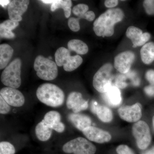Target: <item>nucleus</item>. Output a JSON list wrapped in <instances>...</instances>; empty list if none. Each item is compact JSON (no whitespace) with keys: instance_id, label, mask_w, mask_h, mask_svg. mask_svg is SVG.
Segmentation results:
<instances>
[{"instance_id":"obj_21","label":"nucleus","mask_w":154,"mask_h":154,"mask_svg":"<svg viewBox=\"0 0 154 154\" xmlns=\"http://www.w3.org/2000/svg\"><path fill=\"white\" fill-rule=\"evenodd\" d=\"M140 55L144 63H151L154 60V42H148L143 45L140 50Z\"/></svg>"},{"instance_id":"obj_14","label":"nucleus","mask_w":154,"mask_h":154,"mask_svg":"<svg viewBox=\"0 0 154 154\" xmlns=\"http://www.w3.org/2000/svg\"><path fill=\"white\" fill-rule=\"evenodd\" d=\"M66 105L67 108L74 113L85 110L88 107V101L83 99L82 94L77 92H71L69 94Z\"/></svg>"},{"instance_id":"obj_9","label":"nucleus","mask_w":154,"mask_h":154,"mask_svg":"<svg viewBox=\"0 0 154 154\" xmlns=\"http://www.w3.org/2000/svg\"><path fill=\"white\" fill-rule=\"evenodd\" d=\"M0 96L9 105L15 107H22L25 104V98L23 94L15 88L5 87L0 91Z\"/></svg>"},{"instance_id":"obj_3","label":"nucleus","mask_w":154,"mask_h":154,"mask_svg":"<svg viewBox=\"0 0 154 154\" xmlns=\"http://www.w3.org/2000/svg\"><path fill=\"white\" fill-rule=\"evenodd\" d=\"M22 61L17 58L11 62L1 75L2 82L7 87L17 89L22 84L21 78Z\"/></svg>"},{"instance_id":"obj_4","label":"nucleus","mask_w":154,"mask_h":154,"mask_svg":"<svg viewBox=\"0 0 154 154\" xmlns=\"http://www.w3.org/2000/svg\"><path fill=\"white\" fill-rule=\"evenodd\" d=\"M33 67L36 72V75L41 79L51 81L57 76V64L53 61L43 56L38 55L36 58Z\"/></svg>"},{"instance_id":"obj_16","label":"nucleus","mask_w":154,"mask_h":154,"mask_svg":"<svg viewBox=\"0 0 154 154\" xmlns=\"http://www.w3.org/2000/svg\"><path fill=\"white\" fill-rule=\"evenodd\" d=\"M102 96L105 102L111 107H117L121 104V92L116 86H111L108 91L102 94Z\"/></svg>"},{"instance_id":"obj_18","label":"nucleus","mask_w":154,"mask_h":154,"mask_svg":"<svg viewBox=\"0 0 154 154\" xmlns=\"http://www.w3.org/2000/svg\"><path fill=\"white\" fill-rule=\"evenodd\" d=\"M91 110L93 113L97 115L101 121L104 122H109L113 119V113L108 107L99 105L96 101H92Z\"/></svg>"},{"instance_id":"obj_40","label":"nucleus","mask_w":154,"mask_h":154,"mask_svg":"<svg viewBox=\"0 0 154 154\" xmlns=\"http://www.w3.org/2000/svg\"><path fill=\"white\" fill-rule=\"evenodd\" d=\"M41 2L42 3H45V4H53L54 2V1H48V0H43V1H41Z\"/></svg>"},{"instance_id":"obj_10","label":"nucleus","mask_w":154,"mask_h":154,"mask_svg":"<svg viewBox=\"0 0 154 154\" xmlns=\"http://www.w3.org/2000/svg\"><path fill=\"white\" fill-rule=\"evenodd\" d=\"M134 59L135 55L132 51L122 52L114 58V67L121 73H127L130 70Z\"/></svg>"},{"instance_id":"obj_2","label":"nucleus","mask_w":154,"mask_h":154,"mask_svg":"<svg viewBox=\"0 0 154 154\" xmlns=\"http://www.w3.org/2000/svg\"><path fill=\"white\" fill-rule=\"evenodd\" d=\"M37 98L42 103L51 107H58L63 104L65 94L60 88L54 84L44 83L36 92Z\"/></svg>"},{"instance_id":"obj_41","label":"nucleus","mask_w":154,"mask_h":154,"mask_svg":"<svg viewBox=\"0 0 154 154\" xmlns=\"http://www.w3.org/2000/svg\"><path fill=\"white\" fill-rule=\"evenodd\" d=\"M152 125H153V129L154 130V116L152 118Z\"/></svg>"},{"instance_id":"obj_25","label":"nucleus","mask_w":154,"mask_h":154,"mask_svg":"<svg viewBox=\"0 0 154 154\" xmlns=\"http://www.w3.org/2000/svg\"><path fill=\"white\" fill-rule=\"evenodd\" d=\"M72 2L70 0H57L54 1L51 7V10L54 12L59 8L63 9L66 18H69L71 12Z\"/></svg>"},{"instance_id":"obj_1","label":"nucleus","mask_w":154,"mask_h":154,"mask_svg":"<svg viewBox=\"0 0 154 154\" xmlns=\"http://www.w3.org/2000/svg\"><path fill=\"white\" fill-rule=\"evenodd\" d=\"M124 14L119 8L110 9L102 14L94 23L93 29L98 36L109 37L113 36L114 26L123 20Z\"/></svg>"},{"instance_id":"obj_39","label":"nucleus","mask_w":154,"mask_h":154,"mask_svg":"<svg viewBox=\"0 0 154 154\" xmlns=\"http://www.w3.org/2000/svg\"><path fill=\"white\" fill-rule=\"evenodd\" d=\"M142 154H154V147L145 152Z\"/></svg>"},{"instance_id":"obj_12","label":"nucleus","mask_w":154,"mask_h":154,"mask_svg":"<svg viewBox=\"0 0 154 154\" xmlns=\"http://www.w3.org/2000/svg\"><path fill=\"white\" fill-rule=\"evenodd\" d=\"M118 113L122 119L128 122H136L142 116L140 104L136 103L131 106H123L118 110Z\"/></svg>"},{"instance_id":"obj_17","label":"nucleus","mask_w":154,"mask_h":154,"mask_svg":"<svg viewBox=\"0 0 154 154\" xmlns=\"http://www.w3.org/2000/svg\"><path fill=\"white\" fill-rule=\"evenodd\" d=\"M69 121L78 130L83 131L91 126L92 120L88 116L79 113H71L68 116Z\"/></svg>"},{"instance_id":"obj_11","label":"nucleus","mask_w":154,"mask_h":154,"mask_svg":"<svg viewBox=\"0 0 154 154\" xmlns=\"http://www.w3.org/2000/svg\"><path fill=\"white\" fill-rule=\"evenodd\" d=\"M30 2L28 0L11 1L8 6V14L11 20L19 22L22 20V16L28 9Z\"/></svg>"},{"instance_id":"obj_36","label":"nucleus","mask_w":154,"mask_h":154,"mask_svg":"<svg viewBox=\"0 0 154 154\" xmlns=\"http://www.w3.org/2000/svg\"><path fill=\"white\" fill-rule=\"evenodd\" d=\"M150 38L151 35L150 33H147V32L143 33L142 37L141 42L140 46L146 44V42L148 41Z\"/></svg>"},{"instance_id":"obj_28","label":"nucleus","mask_w":154,"mask_h":154,"mask_svg":"<svg viewBox=\"0 0 154 154\" xmlns=\"http://www.w3.org/2000/svg\"><path fill=\"white\" fill-rule=\"evenodd\" d=\"M68 25L70 29L74 32H77L80 29L79 19L72 17L69 19Z\"/></svg>"},{"instance_id":"obj_38","label":"nucleus","mask_w":154,"mask_h":154,"mask_svg":"<svg viewBox=\"0 0 154 154\" xmlns=\"http://www.w3.org/2000/svg\"><path fill=\"white\" fill-rule=\"evenodd\" d=\"M11 1H0V4L1 6H2L3 8H6L7 6L9 5L10 3H11Z\"/></svg>"},{"instance_id":"obj_22","label":"nucleus","mask_w":154,"mask_h":154,"mask_svg":"<svg viewBox=\"0 0 154 154\" xmlns=\"http://www.w3.org/2000/svg\"><path fill=\"white\" fill-rule=\"evenodd\" d=\"M35 134L38 140L46 141L51 137L52 130L43 121L39 122L35 128Z\"/></svg>"},{"instance_id":"obj_29","label":"nucleus","mask_w":154,"mask_h":154,"mask_svg":"<svg viewBox=\"0 0 154 154\" xmlns=\"http://www.w3.org/2000/svg\"><path fill=\"white\" fill-rule=\"evenodd\" d=\"M143 6L146 13L148 15L154 14V0H145L143 2Z\"/></svg>"},{"instance_id":"obj_8","label":"nucleus","mask_w":154,"mask_h":154,"mask_svg":"<svg viewBox=\"0 0 154 154\" xmlns=\"http://www.w3.org/2000/svg\"><path fill=\"white\" fill-rule=\"evenodd\" d=\"M132 133L138 147L146 149L150 144L152 137L149 125L143 121L135 122L132 127Z\"/></svg>"},{"instance_id":"obj_35","label":"nucleus","mask_w":154,"mask_h":154,"mask_svg":"<svg viewBox=\"0 0 154 154\" xmlns=\"http://www.w3.org/2000/svg\"><path fill=\"white\" fill-rule=\"evenodd\" d=\"M118 2L117 0H107L105 1V5L107 8H113L117 5Z\"/></svg>"},{"instance_id":"obj_32","label":"nucleus","mask_w":154,"mask_h":154,"mask_svg":"<svg viewBox=\"0 0 154 154\" xmlns=\"http://www.w3.org/2000/svg\"><path fill=\"white\" fill-rule=\"evenodd\" d=\"M118 154H134L132 149L125 145L119 146L116 149Z\"/></svg>"},{"instance_id":"obj_33","label":"nucleus","mask_w":154,"mask_h":154,"mask_svg":"<svg viewBox=\"0 0 154 154\" xmlns=\"http://www.w3.org/2000/svg\"><path fill=\"white\" fill-rule=\"evenodd\" d=\"M146 78L150 85L154 87V70H149L146 73Z\"/></svg>"},{"instance_id":"obj_23","label":"nucleus","mask_w":154,"mask_h":154,"mask_svg":"<svg viewBox=\"0 0 154 154\" xmlns=\"http://www.w3.org/2000/svg\"><path fill=\"white\" fill-rule=\"evenodd\" d=\"M143 34V31L140 28L133 26L128 27L126 32L127 37L131 40L134 48L140 46Z\"/></svg>"},{"instance_id":"obj_20","label":"nucleus","mask_w":154,"mask_h":154,"mask_svg":"<svg viewBox=\"0 0 154 154\" xmlns=\"http://www.w3.org/2000/svg\"><path fill=\"white\" fill-rule=\"evenodd\" d=\"M14 49L7 44L0 45V69H2L7 66L13 55Z\"/></svg>"},{"instance_id":"obj_31","label":"nucleus","mask_w":154,"mask_h":154,"mask_svg":"<svg viewBox=\"0 0 154 154\" xmlns=\"http://www.w3.org/2000/svg\"><path fill=\"white\" fill-rule=\"evenodd\" d=\"M126 78L123 75H118L116 78L115 85L118 88L123 89L126 88L128 85L127 83L125 82Z\"/></svg>"},{"instance_id":"obj_26","label":"nucleus","mask_w":154,"mask_h":154,"mask_svg":"<svg viewBox=\"0 0 154 154\" xmlns=\"http://www.w3.org/2000/svg\"><path fill=\"white\" fill-rule=\"evenodd\" d=\"M16 149L13 145L7 141L0 143V154H15Z\"/></svg>"},{"instance_id":"obj_7","label":"nucleus","mask_w":154,"mask_h":154,"mask_svg":"<svg viewBox=\"0 0 154 154\" xmlns=\"http://www.w3.org/2000/svg\"><path fill=\"white\" fill-rule=\"evenodd\" d=\"M63 150L67 154H95L96 148L94 145L86 138L79 137L64 144Z\"/></svg>"},{"instance_id":"obj_37","label":"nucleus","mask_w":154,"mask_h":154,"mask_svg":"<svg viewBox=\"0 0 154 154\" xmlns=\"http://www.w3.org/2000/svg\"><path fill=\"white\" fill-rule=\"evenodd\" d=\"M144 90L146 94L148 96H152L154 95V87L150 85L146 86Z\"/></svg>"},{"instance_id":"obj_5","label":"nucleus","mask_w":154,"mask_h":154,"mask_svg":"<svg viewBox=\"0 0 154 154\" xmlns=\"http://www.w3.org/2000/svg\"><path fill=\"white\" fill-rule=\"evenodd\" d=\"M56 63L58 66H63L65 71L72 72L78 68L83 62L80 56L70 55V51L66 48L61 47L55 53Z\"/></svg>"},{"instance_id":"obj_24","label":"nucleus","mask_w":154,"mask_h":154,"mask_svg":"<svg viewBox=\"0 0 154 154\" xmlns=\"http://www.w3.org/2000/svg\"><path fill=\"white\" fill-rule=\"evenodd\" d=\"M68 49L74 51L78 54L84 55L88 51V47L85 43L79 39H72L67 44Z\"/></svg>"},{"instance_id":"obj_27","label":"nucleus","mask_w":154,"mask_h":154,"mask_svg":"<svg viewBox=\"0 0 154 154\" xmlns=\"http://www.w3.org/2000/svg\"><path fill=\"white\" fill-rule=\"evenodd\" d=\"M89 7L85 4H79L74 7L73 14L79 17V19H82L83 16L88 12Z\"/></svg>"},{"instance_id":"obj_6","label":"nucleus","mask_w":154,"mask_h":154,"mask_svg":"<svg viewBox=\"0 0 154 154\" xmlns=\"http://www.w3.org/2000/svg\"><path fill=\"white\" fill-rule=\"evenodd\" d=\"M113 66L110 63L105 64L97 71L93 79L94 88L100 93H105L112 86Z\"/></svg>"},{"instance_id":"obj_34","label":"nucleus","mask_w":154,"mask_h":154,"mask_svg":"<svg viewBox=\"0 0 154 154\" xmlns=\"http://www.w3.org/2000/svg\"><path fill=\"white\" fill-rule=\"evenodd\" d=\"M95 18V14L93 11H89L87 12L83 16L82 19H85L90 22H92Z\"/></svg>"},{"instance_id":"obj_15","label":"nucleus","mask_w":154,"mask_h":154,"mask_svg":"<svg viewBox=\"0 0 154 154\" xmlns=\"http://www.w3.org/2000/svg\"><path fill=\"white\" fill-rule=\"evenodd\" d=\"M42 121L50 128L58 133L63 132L65 129L64 124L61 122L60 113L57 111L51 110L47 112Z\"/></svg>"},{"instance_id":"obj_13","label":"nucleus","mask_w":154,"mask_h":154,"mask_svg":"<svg viewBox=\"0 0 154 154\" xmlns=\"http://www.w3.org/2000/svg\"><path fill=\"white\" fill-rule=\"evenodd\" d=\"M82 132L88 140L97 143H105L111 139V135L109 132L96 127H88Z\"/></svg>"},{"instance_id":"obj_30","label":"nucleus","mask_w":154,"mask_h":154,"mask_svg":"<svg viewBox=\"0 0 154 154\" xmlns=\"http://www.w3.org/2000/svg\"><path fill=\"white\" fill-rule=\"evenodd\" d=\"M11 110L10 105L0 96V113L6 114L9 113Z\"/></svg>"},{"instance_id":"obj_19","label":"nucleus","mask_w":154,"mask_h":154,"mask_svg":"<svg viewBox=\"0 0 154 154\" xmlns=\"http://www.w3.org/2000/svg\"><path fill=\"white\" fill-rule=\"evenodd\" d=\"M19 25V22H14L11 19L4 21L0 24V36L1 38H13L15 37L12 30Z\"/></svg>"}]
</instances>
